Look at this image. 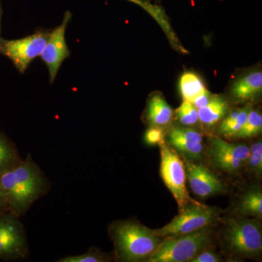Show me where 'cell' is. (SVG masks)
<instances>
[{"label": "cell", "mask_w": 262, "mask_h": 262, "mask_svg": "<svg viewBox=\"0 0 262 262\" xmlns=\"http://www.w3.org/2000/svg\"><path fill=\"white\" fill-rule=\"evenodd\" d=\"M20 160L14 144L0 131V174Z\"/></svg>", "instance_id": "cell-19"}, {"label": "cell", "mask_w": 262, "mask_h": 262, "mask_svg": "<svg viewBox=\"0 0 262 262\" xmlns=\"http://www.w3.org/2000/svg\"><path fill=\"white\" fill-rule=\"evenodd\" d=\"M168 141L188 159L201 160L204 151L203 138L200 133L189 128L175 127L168 134Z\"/></svg>", "instance_id": "cell-12"}, {"label": "cell", "mask_w": 262, "mask_h": 262, "mask_svg": "<svg viewBox=\"0 0 262 262\" xmlns=\"http://www.w3.org/2000/svg\"><path fill=\"white\" fill-rule=\"evenodd\" d=\"M220 213V210L214 207L192 202L179 210V214L168 225L154 229V232L163 238L189 233L213 225L218 220Z\"/></svg>", "instance_id": "cell-5"}, {"label": "cell", "mask_w": 262, "mask_h": 262, "mask_svg": "<svg viewBox=\"0 0 262 262\" xmlns=\"http://www.w3.org/2000/svg\"><path fill=\"white\" fill-rule=\"evenodd\" d=\"M228 103L220 96H213L209 102L198 108L199 120L207 127H212L227 115Z\"/></svg>", "instance_id": "cell-14"}, {"label": "cell", "mask_w": 262, "mask_h": 262, "mask_svg": "<svg viewBox=\"0 0 262 262\" xmlns=\"http://www.w3.org/2000/svg\"><path fill=\"white\" fill-rule=\"evenodd\" d=\"M223 238L226 248L233 256L253 258L261 253L262 232L258 221H229L224 231Z\"/></svg>", "instance_id": "cell-4"}, {"label": "cell", "mask_w": 262, "mask_h": 262, "mask_svg": "<svg viewBox=\"0 0 262 262\" xmlns=\"http://www.w3.org/2000/svg\"><path fill=\"white\" fill-rule=\"evenodd\" d=\"M251 110V106H247L241 110H234L229 114L220 124L218 128L219 134L225 136H235L244 125Z\"/></svg>", "instance_id": "cell-17"}, {"label": "cell", "mask_w": 262, "mask_h": 262, "mask_svg": "<svg viewBox=\"0 0 262 262\" xmlns=\"http://www.w3.org/2000/svg\"><path fill=\"white\" fill-rule=\"evenodd\" d=\"M213 234L212 229L206 227L189 233L164 237L147 262L191 261L196 255L211 246Z\"/></svg>", "instance_id": "cell-3"}, {"label": "cell", "mask_w": 262, "mask_h": 262, "mask_svg": "<svg viewBox=\"0 0 262 262\" xmlns=\"http://www.w3.org/2000/svg\"><path fill=\"white\" fill-rule=\"evenodd\" d=\"M177 118L181 124L187 126L194 125L199 120L198 108L192 103L184 101L177 110Z\"/></svg>", "instance_id": "cell-22"}, {"label": "cell", "mask_w": 262, "mask_h": 262, "mask_svg": "<svg viewBox=\"0 0 262 262\" xmlns=\"http://www.w3.org/2000/svg\"><path fill=\"white\" fill-rule=\"evenodd\" d=\"M262 72H251L236 81L231 89L232 97L239 101L252 100L261 94Z\"/></svg>", "instance_id": "cell-13"}, {"label": "cell", "mask_w": 262, "mask_h": 262, "mask_svg": "<svg viewBox=\"0 0 262 262\" xmlns=\"http://www.w3.org/2000/svg\"><path fill=\"white\" fill-rule=\"evenodd\" d=\"M160 148V174L165 186L175 198L179 210L188 203L195 202L191 198L186 187L185 165L177 151L165 141L159 144Z\"/></svg>", "instance_id": "cell-6"}, {"label": "cell", "mask_w": 262, "mask_h": 262, "mask_svg": "<svg viewBox=\"0 0 262 262\" xmlns=\"http://www.w3.org/2000/svg\"><path fill=\"white\" fill-rule=\"evenodd\" d=\"M241 214L261 219L262 215V193L261 189H252L243 196L239 206Z\"/></svg>", "instance_id": "cell-18"}, {"label": "cell", "mask_w": 262, "mask_h": 262, "mask_svg": "<svg viewBox=\"0 0 262 262\" xmlns=\"http://www.w3.org/2000/svg\"><path fill=\"white\" fill-rule=\"evenodd\" d=\"M106 253H103L97 248H90L88 252L77 256H68L58 260L59 262H105L111 261Z\"/></svg>", "instance_id": "cell-21"}, {"label": "cell", "mask_w": 262, "mask_h": 262, "mask_svg": "<svg viewBox=\"0 0 262 262\" xmlns=\"http://www.w3.org/2000/svg\"><path fill=\"white\" fill-rule=\"evenodd\" d=\"M185 170L189 187L196 195L206 198L225 192L220 179L202 164L187 161Z\"/></svg>", "instance_id": "cell-11"}, {"label": "cell", "mask_w": 262, "mask_h": 262, "mask_svg": "<svg viewBox=\"0 0 262 262\" xmlns=\"http://www.w3.org/2000/svg\"><path fill=\"white\" fill-rule=\"evenodd\" d=\"M262 130L261 114L256 110H251L248 114L247 119L241 130L236 134L239 139H248L258 135Z\"/></svg>", "instance_id": "cell-20"}, {"label": "cell", "mask_w": 262, "mask_h": 262, "mask_svg": "<svg viewBox=\"0 0 262 262\" xmlns=\"http://www.w3.org/2000/svg\"><path fill=\"white\" fill-rule=\"evenodd\" d=\"M2 15H3V9H2L1 2H0V30H1V19ZM1 38V37H0Z\"/></svg>", "instance_id": "cell-28"}, {"label": "cell", "mask_w": 262, "mask_h": 262, "mask_svg": "<svg viewBox=\"0 0 262 262\" xmlns=\"http://www.w3.org/2000/svg\"><path fill=\"white\" fill-rule=\"evenodd\" d=\"M179 90L184 101L191 103L206 88L199 76L194 72H187L179 80Z\"/></svg>", "instance_id": "cell-16"}, {"label": "cell", "mask_w": 262, "mask_h": 262, "mask_svg": "<svg viewBox=\"0 0 262 262\" xmlns=\"http://www.w3.org/2000/svg\"><path fill=\"white\" fill-rule=\"evenodd\" d=\"M0 186L9 211L19 217L26 214L33 203L49 190L47 178L30 155L0 174Z\"/></svg>", "instance_id": "cell-1"}, {"label": "cell", "mask_w": 262, "mask_h": 262, "mask_svg": "<svg viewBox=\"0 0 262 262\" xmlns=\"http://www.w3.org/2000/svg\"><path fill=\"white\" fill-rule=\"evenodd\" d=\"M212 97L213 96L206 89L202 94L198 95L191 103H192L194 107L198 110L209 102Z\"/></svg>", "instance_id": "cell-26"}, {"label": "cell", "mask_w": 262, "mask_h": 262, "mask_svg": "<svg viewBox=\"0 0 262 262\" xmlns=\"http://www.w3.org/2000/svg\"><path fill=\"white\" fill-rule=\"evenodd\" d=\"M222 261L220 255L213 250H203L190 262H219Z\"/></svg>", "instance_id": "cell-25"}, {"label": "cell", "mask_w": 262, "mask_h": 262, "mask_svg": "<svg viewBox=\"0 0 262 262\" xmlns=\"http://www.w3.org/2000/svg\"><path fill=\"white\" fill-rule=\"evenodd\" d=\"M250 170L260 177L262 172V143L261 141L254 143L249 147L247 162Z\"/></svg>", "instance_id": "cell-23"}, {"label": "cell", "mask_w": 262, "mask_h": 262, "mask_svg": "<svg viewBox=\"0 0 262 262\" xmlns=\"http://www.w3.org/2000/svg\"><path fill=\"white\" fill-rule=\"evenodd\" d=\"M6 211H9L8 201H7L6 196H5L1 186H0V213Z\"/></svg>", "instance_id": "cell-27"}, {"label": "cell", "mask_w": 262, "mask_h": 262, "mask_svg": "<svg viewBox=\"0 0 262 262\" xmlns=\"http://www.w3.org/2000/svg\"><path fill=\"white\" fill-rule=\"evenodd\" d=\"M27 234L18 215L0 213V260L14 261L28 256Z\"/></svg>", "instance_id": "cell-8"}, {"label": "cell", "mask_w": 262, "mask_h": 262, "mask_svg": "<svg viewBox=\"0 0 262 262\" xmlns=\"http://www.w3.org/2000/svg\"><path fill=\"white\" fill-rule=\"evenodd\" d=\"M164 132L160 127H150L146 130L144 139L149 144H160L164 141Z\"/></svg>", "instance_id": "cell-24"}, {"label": "cell", "mask_w": 262, "mask_h": 262, "mask_svg": "<svg viewBox=\"0 0 262 262\" xmlns=\"http://www.w3.org/2000/svg\"><path fill=\"white\" fill-rule=\"evenodd\" d=\"M50 31H36L34 34L18 39L0 38V54L9 58L15 68L24 73L29 64L40 56L46 46Z\"/></svg>", "instance_id": "cell-7"}, {"label": "cell", "mask_w": 262, "mask_h": 262, "mask_svg": "<svg viewBox=\"0 0 262 262\" xmlns=\"http://www.w3.org/2000/svg\"><path fill=\"white\" fill-rule=\"evenodd\" d=\"M108 234L115 246V259L124 262L147 261L163 239L154 229L133 220L113 222Z\"/></svg>", "instance_id": "cell-2"}, {"label": "cell", "mask_w": 262, "mask_h": 262, "mask_svg": "<svg viewBox=\"0 0 262 262\" xmlns=\"http://www.w3.org/2000/svg\"><path fill=\"white\" fill-rule=\"evenodd\" d=\"M208 155L215 168L226 173H234L246 165L249 147L213 137L210 142Z\"/></svg>", "instance_id": "cell-9"}, {"label": "cell", "mask_w": 262, "mask_h": 262, "mask_svg": "<svg viewBox=\"0 0 262 262\" xmlns=\"http://www.w3.org/2000/svg\"><path fill=\"white\" fill-rule=\"evenodd\" d=\"M71 18L72 14L70 12L67 11L61 25L50 31L49 37L40 55L42 61L47 66L51 83L56 80L62 63L70 56L65 34Z\"/></svg>", "instance_id": "cell-10"}, {"label": "cell", "mask_w": 262, "mask_h": 262, "mask_svg": "<svg viewBox=\"0 0 262 262\" xmlns=\"http://www.w3.org/2000/svg\"><path fill=\"white\" fill-rule=\"evenodd\" d=\"M173 110L160 95H155L148 104L147 118L153 126L163 127L168 125L173 118Z\"/></svg>", "instance_id": "cell-15"}]
</instances>
